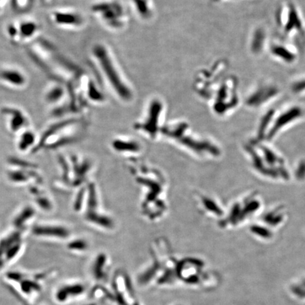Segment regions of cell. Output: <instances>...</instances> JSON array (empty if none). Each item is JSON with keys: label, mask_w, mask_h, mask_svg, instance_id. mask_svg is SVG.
<instances>
[{"label": "cell", "mask_w": 305, "mask_h": 305, "mask_svg": "<svg viewBox=\"0 0 305 305\" xmlns=\"http://www.w3.org/2000/svg\"><path fill=\"white\" fill-rule=\"evenodd\" d=\"M266 36L264 30L258 29L254 31L252 38L251 50L254 54L262 52L266 45Z\"/></svg>", "instance_id": "2e32d148"}, {"label": "cell", "mask_w": 305, "mask_h": 305, "mask_svg": "<svg viewBox=\"0 0 305 305\" xmlns=\"http://www.w3.org/2000/svg\"><path fill=\"white\" fill-rule=\"evenodd\" d=\"M269 52L278 61L287 64H293L298 59V48L289 43H272Z\"/></svg>", "instance_id": "8fae6325"}, {"label": "cell", "mask_w": 305, "mask_h": 305, "mask_svg": "<svg viewBox=\"0 0 305 305\" xmlns=\"http://www.w3.org/2000/svg\"><path fill=\"white\" fill-rule=\"evenodd\" d=\"M302 114H303V110H302L301 107H298V106L291 107L289 110L285 111L277 119L276 123L273 126L272 133H276L277 131H278V129L284 127L287 124L290 123V122L295 120L296 118L301 117Z\"/></svg>", "instance_id": "5bb4252c"}, {"label": "cell", "mask_w": 305, "mask_h": 305, "mask_svg": "<svg viewBox=\"0 0 305 305\" xmlns=\"http://www.w3.org/2000/svg\"><path fill=\"white\" fill-rule=\"evenodd\" d=\"M0 83L10 89L21 90L29 84V77L20 68L6 66L0 68Z\"/></svg>", "instance_id": "9c48e42d"}, {"label": "cell", "mask_w": 305, "mask_h": 305, "mask_svg": "<svg viewBox=\"0 0 305 305\" xmlns=\"http://www.w3.org/2000/svg\"><path fill=\"white\" fill-rule=\"evenodd\" d=\"M69 97L67 86L63 83L54 81L48 86L44 94L45 101L49 105H56L62 103Z\"/></svg>", "instance_id": "7c38bea8"}, {"label": "cell", "mask_w": 305, "mask_h": 305, "mask_svg": "<svg viewBox=\"0 0 305 305\" xmlns=\"http://www.w3.org/2000/svg\"><path fill=\"white\" fill-rule=\"evenodd\" d=\"M279 94L280 89L278 86L268 84H261L248 96L245 102L250 107H257L269 102Z\"/></svg>", "instance_id": "30bf717a"}, {"label": "cell", "mask_w": 305, "mask_h": 305, "mask_svg": "<svg viewBox=\"0 0 305 305\" xmlns=\"http://www.w3.org/2000/svg\"><path fill=\"white\" fill-rule=\"evenodd\" d=\"M238 80L233 76L220 81V86L213 94V110L216 113L225 114L238 105Z\"/></svg>", "instance_id": "277c9868"}, {"label": "cell", "mask_w": 305, "mask_h": 305, "mask_svg": "<svg viewBox=\"0 0 305 305\" xmlns=\"http://www.w3.org/2000/svg\"><path fill=\"white\" fill-rule=\"evenodd\" d=\"M291 91L295 94H303L305 93V77L295 81L292 84Z\"/></svg>", "instance_id": "e0dca14e"}, {"label": "cell", "mask_w": 305, "mask_h": 305, "mask_svg": "<svg viewBox=\"0 0 305 305\" xmlns=\"http://www.w3.org/2000/svg\"><path fill=\"white\" fill-rule=\"evenodd\" d=\"M212 1H214V2H218V1H222V0H212Z\"/></svg>", "instance_id": "d6986e66"}, {"label": "cell", "mask_w": 305, "mask_h": 305, "mask_svg": "<svg viewBox=\"0 0 305 305\" xmlns=\"http://www.w3.org/2000/svg\"><path fill=\"white\" fill-rule=\"evenodd\" d=\"M276 24L285 42L291 43L298 50L305 48V23L298 6L285 3L276 11Z\"/></svg>", "instance_id": "7a4b0ae2"}, {"label": "cell", "mask_w": 305, "mask_h": 305, "mask_svg": "<svg viewBox=\"0 0 305 305\" xmlns=\"http://www.w3.org/2000/svg\"><path fill=\"white\" fill-rule=\"evenodd\" d=\"M49 17L54 26L63 29H79L84 27L86 24L84 15L72 9L53 10L50 14Z\"/></svg>", "instance_id": "52a82bcc"}, {"label": "cell", "mask_w": 305, "mask_h": 305, "mask_svg": "<svg viewBox=\"0 0 305 305\" xmlns=\"http://www.w3.org/2000/svg\"><path fill=\"white\" fill-rule=\"evenodd\" d=\"M7 1L8 0H0V14L4 11V8L6 7Z\"/></svg>", "instance_id": "ac0fdd59"}, {"label": "cell", "mask_w": 305, "mask_h": 305, "mask_svg": "<svg viewBox=\"0 0 305 305\" xmlns=\"http://www.w3.org/2000/svg\"><path fill=\"white\" fill-rule=\"evenodd\" d=\"M164 109V104L160 99H152L150 101L147 109V114L144 117V121L139 122L138 127L143 129L144 132L149 134V137H154V134L157 131L159 127V121L161 117L162 111Z\"/></svg>", "instance_id": "ba28073f"}, {"label": "cell", "mask_w": 305, "mask_h": 305, "mask_svg": "<svg viewBox=\"0 0 305 305\" xmlns=\"http://www.w3.org/2000/svg\"><path fill=\"white\" fill-rule=\"evenodd\" d=\"M1 112L9 118L10 127L13 129L24 127L28 122L27 117L24 112L18 107L6 106L3 107Z\"/></svg>", "instance_id": "4fadbf2b"}, {"label": "cell", "mask_w": 305, "mask_h": 305, "mask_svg": "<svg viewBox=\"0 0 305 305\" xmlns=\"http://www.w3.org/2000/svg\"><path fill=\"white\" fill-rule=\"evenodd\" d=\"M132 7L141 19L147 21L152 19L153 14V6L150 0H132Z\"/></svg>", "instance_id": "9a60e30c"}, {"label": "cell", "mask_w": 305, "mask_h": 305, "mask_svg": "<svg viewBox=\"0 0 305 305\" xmlns=\"http://www.w3.org/2000/svg\"><path fill=\"white\" fill-rule=\"evenodd\" d=\"M91 11L107 29L123 30L127 24V14L122 4L116 0H104L91 6Z\"/></svg>", "instance_id": "3957f363"}, {"label": "cell", "mask_w": 305, "mask_h": 305, "mask_svg": "<svg viewBox=\"0 0 305 305\" xmlns=\"http://www.w3.org/2000/svg\"><path fill=\"white\" fill-rule=\"evenodd\" d=\"M41 26L34 19H22L9 23L6 27V34L14 44H26L38 39Z\"/></svg>", "instance_id": "5b68a950"}, {"label": "cell", "mask_w": 305, "mask_h": 305, "mask_svg": "<svg viewBox=\"0 0 305 305\" xmlns=\"http://www.w3.org/2000/svg\"><path fill=\"white\" fill-rule=\"evenodd\" d=\"M46 280L44 275L37 274L29 276L21 273H11L6 277L9 285L17 284L16 293H20L21 298L29 297L36 298L41 295L43 289V281Z\"/></svg>", "instance_id": "8992f818"}, {"label": "cell", "mask_w": 305, "mask_h": 305, "mask_svg": "<svg viewBox=\"0 0 305 305\" xmlns=\"http://www.w3.org/2000/svg\"><path fill=\"white\" fill-rule=\"evenodd\" d=\"M92 57L101 79L111 92L121 101H132L133 90L110 50L105 45H96L92 49Z\"/></svg>", "instance_id": "6da1fadb"}]
</instances>
